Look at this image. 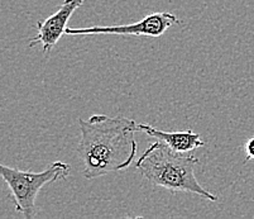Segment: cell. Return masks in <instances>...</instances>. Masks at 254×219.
I'll return each instance as SVG.
<instances>
[{
	"mask_svg": "<svg viewBox=\"0 0 254 219\" xmlns=\"http://www.w3.org/2000/svg\"><path fill=\"white\" fill-rule=\"evenodd\" d=\"M78 124L81 140L77 153L85 179L123 171L131 165L138 151V124L133 119L94 114L80 118Z\"/></svg>",
	"mask_w": 254,
	"mask_h": 219,
	"instance_id": "cell-1",
	"label": "cell"
},
{
	"mask_svg": "<svg viewBox=\"0 0 254 219\" xmlns=\"http://www.w3.org/2000/svg\"><path fill=\"white\" fill-rule=\"evenodd\" d=\"M198 158L191 153L173 151L163 142L152 144L135 162L138 171L154 186L171 191L191 193L210 202H218V197L197 181L195 167Z\"/></svg>",
	"mask_w": 254,
	"mask_h": 219,
	"instance_id": "cell-2",
	"label": "cell"
},
{
	"mask_svg": "<svg viewBox=\"0 0 254 219\" xmlns=\"http://www.w3.org/2000/svg\"><path fill=\"white\" fill-rule=\"evenodd\" d=\"M70 165L60 161L50 163L41 172L23 171L5 165L0 166V175L8 185L15 211L25 219L36 217V199L39 190L57 180H64L70 175Z\"/></svg>",
	"mask_w": 254,
	"mask_h": 219,
	"instance_id": "cell-3",
	"label": "cell"
},
{
	"mask_svg": "<svg viewBox=\"0 0 254 219\" xmlns=\"http://www.w3.org/2000/svg\"><path fill=\"white\" fill-rule=\"evenodd\" d=\"M182 24L177 15L167 11H158L145 15L143 19L130 24L120 25H94L85 28H70L67 27L64 34L67 36H92V34H118V36H139V37H159L170 27Z\"/></svg>",
	"mask_w": 254,
	"mask_h": 219,
	"instance_id": "cell-4",
	"label": "cell"
},
{
	"mask_svg": "<svg viewBox=\"0 0 254 219\" xmlns=\"http://www.w3.org/2000/svg\"><path fill=\"white\" fill-rule=\"evenodd\" d=\"M84 1L85 0H64L56 13H53L51 17L42 22H37V34L29 42V47L41 45L45 54L51 52L62 34H64L70 18L72 17L76 9L84 4Z\"/></svg>",
	"mask_w": 254,
	"mask_h": 219,
	"instance_id": "cell-5",
	"label": "cell"
},
{
	"mask_svg": "<svg viewBox=\"0 0 254 219\" xmlns=\"http://www.w3.org/2000/svg\"><path fill=\"white\" fill-rule=\"evenodd\" d=\"M138 132H144L156 140L161 141L166 146L172 148L173 151L181 153H191L195 149L205 146V142L201 140L200 135L192 132V130L182 131V132H165L149 124H138Z\"/></svg>",
	"mask_w": 254,
	"mask_h": 219,
	"instance_id": "cell-6",
	"label": "cell"
},
{
	"mask_svg": "<svg viewBox=\"0 0 254 219\" xmlns=\"http://www.w3.org/2000/svg\"><path fill=\"white\" fill-rule=\"evenodd\" d=\"M246 153H247V158H246V162H248V161L251 160H254V137L249 138L248 141H247L246 144Z\"/></svg>",
	"mask_w": 254,
	"mask_h": 219,
	"instance_id": "cell-7",
	"label": "cell"
}]
</instances>
